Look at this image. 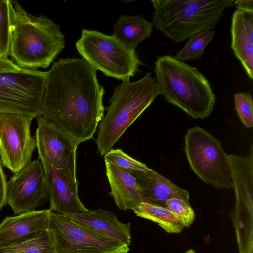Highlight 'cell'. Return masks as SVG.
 Masks as SVG:
<instances>
[{
	"mask_svg": "<svg viewBox=\"0 0 253 253\" xmlns=\"http://www.w3.org/2000/svg\"><path fill=\"white\" fill-rule=\"evenodd\" d=\"M47 72L24 68L0 58V112L40 115Z\"/></svg>",
	"mask_w": 253,
	"mask_h": 253,
	"instance_id": "8992f818",
	"label": "cell"
},
{
	"mask_svg": "<svg viewBox=\"0 0 253 253\" xmlns=\"http://www.w3.org/2000/svg\"><path fill=\"white\" fill-rule=\"evenodd\" d=\"M184 149L192 169L205 183L217 189L232 188L229 156L218 139L195 126L185 135Z\"/></svg>",
	"mask_w": 253,
	"mask_h": 253,
	"instance_id": "ba28073f",
	"label": "cell"
},
{
	"mask_svg": "<svg viewBox=\"0 0 253 253\" xmlns=\"http://www.w3.org/2000/svg\"><path fill=\"white\" fill-rule=\"evenodd\" d=\"M215 31L207 30L201 31L189 38L183 47L174 57L183 62L200 59L207 44L212 40Z\"/></svg>",
	"mask_w": 253,
	"mask_h": 253,
	"instance_id": "7402d4cb",
	"label": "cell"
},
{
	"mask_svg": "<svg viewBox=\"0 0 253 253\" xmlns=\"http://www.w3.org/2000/svg\"><path fill=\"white\" fill-rule=\"evenodd\" d=\"M235 106L238 115L247 128L253 126V107L252 96L248 93H237L234 95Z\"/></svg>",
	"mask_w": 253,
	"mask_h": 253,
	"instance_id": "d4e9b609",
	"label": "cell"
},
{
	"mask_svg": "<svg viewBox=\"0 0 253 253\" xmlns=\"http://www.w3.org/2000/svg\"><path fill=\"white\" fill-rule=\"evenodd\" d=\"M153 26L152 22L142 15H123L113 26L112 36L128 49L135 51L138 45L150 36Z\"/></svg>",
	"mask_w": 253,
	"mask_h": 253,
	"instance_id": "d6986e66",
	"label": "cell"
},
{
	"mask_svg": "<svg viewBox=\"0 0 253 253\" xmlns=\"http://www.w3.org/2000/svg\"><path fill=\"white\" fill-rule=\"evenodd\" d=\"M234 5L236 6L237 9L253 11V0H234Z\"/></svg>",
	"mask_w": 253,
	"mask_h": 253,
	"instance_id": "83f0119b",
	"label": "cell"
},
{
	"mask_svg": "<svg viewBox=\"0 0 253 253\" xmlns=\"http://www.w3.org/2000/svg\"><path fill=\"white\" fill-rule=\"evenodd\" d=\"M84 59H60L47 71L40 115L78 144L91 139L104 117V88Z\"/></svg>",
	"mask_w": 253,
	"mask_h": 253,
	"instance_id": "6da1fadb",
	"label": "cell"
},
{
	"mask_svg": "<svg viewBox=\"0 0 253 253\" xmlns=\"http://www.w3.org/2000/svg\"><path fill=\"white\" fill-rule=\"evenodd\" d=\"M165 207L175 213L182 221L184 227H189L193 222L195 212L189 202L177 198L168 199Z\"/></svg>",
	"mask_w": 253,
	"mask_h": 253,
	"instance_id": "484cf974",
	"label": "cell"
},
{
	"mask_svg": "<svg viewBox=\"0 0 253 253\" xmlns=\"http://www.w3.org/2000/svg\"><path fill=\"white\" fill-rule=\"evenodd\" d=\"M154 72L159 94L194 119L213 112L214 94L206 77L196 68L169 55L157 57Z\"/></svg>",
	"mask_w": 253,
	"mask_h": 253,
	"instance_id": "3957f363",
	"label": "cell"
},
{
	"mask_svg": "<svg viewBox=\"0 0 253 253\" xmlns=\"http://www.w3.org/2000/svg\"><path fill=\"white\" fill-rule=\"evenodd\" d=\"M9 0H0V51L8 57L10 42Z\"/></svg>",
	"mask_w": 253,
	"mask_h": 253,
	"instance_id": "cb8c5ba5",
	"label": "cell"
},
{
	"mask_svg": "<svg viewBox=\"0 0 253 253\" xmlns=\"http://www.w3.org/2000/svg\"><path fill=\"white\" fill-rule=\"evenodd\" d=\"M231 34V47L253 80V11L236 9L232 17Z\"/></svg>",
	"mask_w": 253,
	"mask_h": 253,
	"instance_id": "2e32d148",
	"label": "cell"
},
{
	"mask_svg": "<svg viewBox=\"0 0 253 253\" xmlns=\"http://www.w3.org/2000/svg\"><path fill=\"white\" fill-rule=\"evenodd\" d=\"M36 118V147L42 164L76 172L79 144L51 121L41 115Z\"/></svg>",
	"mask_w": 253,
	"mask_h": 253,
	"instance_id": "7c38bea8",
	"label": "cell"
},
{
	"mask_svg": "<svg viewBox=\"0 0 253 253\" xmlns=\"http://www.w3.org/2000/svg\"><path fill=\"white\" fill-rule=\"evenodd\" d=\"M48 230L56 253H128L129 246L77 224L51 211Z\"/></svg>",
	"mask_w": 253,
	"mask_h": 253,
	"instance_id": "9c48e42d",
	"label": "cell"
},
{
	"mask_svg": "<svg viewBox=\"0 0 253 253\" xmlns=\"http://www.w3.org/2000/svg\"><path fill=\"white\" fill-rule=\"evenodd\" d=\"M152 23L175 42L214 29L232 0H152Z\"/></svg>",
	"mask_w": 253,
	"mask_h": 253,
	"instance_id": "5b68a950",
	"label": "cell"
},
{
	"mask_svg": "<svg viewBox=\"0 0 253 253\" xmlns=\"http://www.w3.org/2000/svg\"><path fill=\"white\" fill-rule=\"evenodd\" d=\"M47 200L45 175L39 158L30 161L7 183L6 204L15 214L34 211Z\"/></svg>",
	"mask_w": 253,
	"mask_h": 253,
	"instance_id": "8fae6325",
	"label": "cell"
},
{
	"mask_svg": "<svg viewBox=\"0 0 253 253\" xmlns=\"http://www.w3.org/2000/svg\"><path fill=\"white\" fill-rule=\"evenodd\" d=\"M159 95L156 79L151 73L136 81L122 82L117 86L99 124L96 140L98 152L104 156L110 151Z\"/></svg>",
	"mask_w": 253,
	"mask_h": 253,
	"instance_id": "277c9868",
	"label": "cell"
},
{
	"mask_svg": "<svg viewBox=\"0 0 253 253\" xmlns=\"http://www.w3.org/2000/svg\"><path fill=\"white\" fill-rule=\"evenodd\" d=\"M184 253H197L193 249H190Z\"/></svg>",
	"mask_w": 253,
	"mask_h": 253,
	"instance_id": "f1b7e54d",
	"label": "cell"
},
{
	"mask_svg": "<svg viewBox=\"0 0 253 253\" xmlns=\"http://www.w3.org/2000/svg\"><path fill=\"white\" fill-rule=\"evenodd\" d=\"M63 215L73 222L100 235L128 246L130 244V223H122L110 211L99 209Z\"/></svg>",
	"mask_w": 253,
	"mask_h": 253,
	"instance_id": "9a60e30c",
	"label": "cell"
},
{
	"mask_svg": "<svg viewBox=\"0 0 253 253\" xmlns=\"http://www.w3.org/2000/svg\"><path fill=\"white\" fill-rule=\"evenodd\" d=\"M105 162L116 165L123 169L130 171H145L147 166L131 158L121 149H111L104 155Z\"/></svg>",
	"mask_w": 253,
	"mask_h": 253,
	"instance_id": "603a6c76",
	"label": "cell"
},
{
	"mask_svg": "<svg viewBox=\"0 0 253 253\" xmlns=\"http://www.w3.org/2000/svg\"><path fill=\"white\" fill-rule=\"evenodd\" d=\"M138 217L158 224L169 233H178L184 227L182 220L166 207L141 202L133 210Z\"/></svg>",
	"mask_w": 253,
	"mask_h": 253,
	"instance_id": "ffe728a7",
	"label": "cell"
},
{
	"mask_svg": "<svg viewBox=\"0 0 253 253\" xmlns=\"http://www.w3.org/2000/svg\"><path fill=\"white\" fill-rule=\"evenodd\" d=\"M46 177L48 199L51 211L74 214L88 210L78 196L76 172L42 164Z\"/></svg>",
	"mask_w": 253,
	"mask_h": 253,
	"instance_id": "4fadbf2b",
	"label": "cell"
},
{
	"mask_svg": "<svg viewBox=\"0 0 253 253\" xmlns=\"http://www.w3.org/2000/svg\"><path fill=\"white\" fill-rule=\"evenodd\" d=\"M0 253H56L53 238L48 229L32 237L6 246Z\"/></svg>",
	"mask_w": 253,
	"mask_h": 253,
	"instance_id": "44dd1931",
	"label": "cell"
},
{
	"mask_svg": "<svg viewBox=\"0 0 253 253\" xmlns=\"http://www.w3.org/2000/svg\"><path fill=\"white\" fill-rule=\"evenodd\" d=\"M76 47L82 58L96 70L122 82L129 81L142 62L134 51L112 35L83 29Z\"/></svg>",
	"mask_w": 253,
	"mask_h": 253,
	"instance_id": "52a82bcc",
	"label": "cell"
},
{
	"mask_svg": "<svg viewBox=\"0 0 253 253\" xmlns=\"http://www.w3.org/2000/svg\"><path fill=\"white\" fill-rule=\"evenodd\" d=\"M35 117L12 112H0V156L3 166L13 173L30 161L36 147L30 125Z\"/></svg>",
	"mask_w": 253,
	"mask_h": 253,
	"instance_id": "30bf717a",
	"label": "cell"
},
{
	"mask_svg": "<svg viewBox=\"0 0 253 253\" xmlns=\"http://www.w3.org/2000/svg\"><path fill=\"white\" fill-rule=\"evenodd\" d=\"M2 56H4L2 55V54L1 53L0 51V58L2 57Z\"/></svg>",
	"mask_w": 253,
	"mask_h": 253,
	"instance_id": "f546056e",
	"label": "cell"
},
{
	"mask_svg": "<svg viewBox=\"0 0 253 253\" xmlns=\"http://www.w3.org/2000/svg\"><path fill=\"white\" fill-rule=\"evenodd\" d=\"M105 163L111 188L110 194L120 210H133L141 202H147L130 170Z\"/></svg>",
	"mask_w": 253,
	"mask_h": 253,
	"instance_id": "ac0fdd59",
	"label": "cell"
},
{
	"mask_svg": "<svg viewBox=\"0 0 253 253\" xmlns=\"http://www.w3.org/2000/svg\"><path fill=\"white\" fill-rule=\"evenodd\" d=\"M49 209L33 211L6 217L0 224V247L36 236L48 229Z\"/></svg>",
	"mask_w": 253,
	"mask_h": 253,
	"instance_id": "5bb4252c",
	"label": "cell"
},
{
	"mask_svg": "<svg viewBox=\"0 0 253 253\" xmlns=\"http://www.w3.org/2000/svg\"><path fill=\"white\" fill-rule=\"evenodd\" d=\"M148 203L165 207L168 199L177 198L189 202V193L148 168L145 171H130Z\"/></svg>",
	"mask_w": 253,
	"mask_h": 253,
	"instance_id": "e0dca14e",
	"label": "cell"
},
{
	"mask_svg": "<svg viewBox=\"0 0 253 253\" xmlns=\"http://www.w3.org/2000/svg\"><path fill=\"white\" fill-rule=\"evenodd\" d=\"M8 56L21 67L46 68L65 47L58 25L46 16L28 13L16 1L9 0Z\"/></svg>",
	"mask_w": 253,
	"mask_h": 253,
	"instance_id": "7a4b0ae2",
	"label": "cell"
},
{
	"mask_svg": "<svg viewBox=\"0 0 253 253\" xmlns=\"http://www.w3.org/2000/svg\"><path fill=\"white\" fill-rule=\"evenodd\" d=\"M6 176L0 162V210L6 204Z\"/></svg>",
	"mask_w": 253,
	"mask_h": 253,
	"instance_id": "4316f807",
	"label": "cell"
}]
</instances>
